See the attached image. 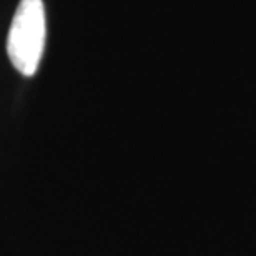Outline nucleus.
<instances>
[{
  "label": "nucleus",
  "mask_w": 256,
  "mask_h": 256,
  "mask_svg": "<svg viewBox=\"0 0 256 256\" xmlns=\"http://www.w3.org/2000/svg\"><path fill=\"white\" fill-rule=\"evenodd\" d=\"M45 47V10L42 0H20L7 37L12 65L25 76L38 68Z\"/></svg>",
  "instance_id": "1"
}]
</instances>
